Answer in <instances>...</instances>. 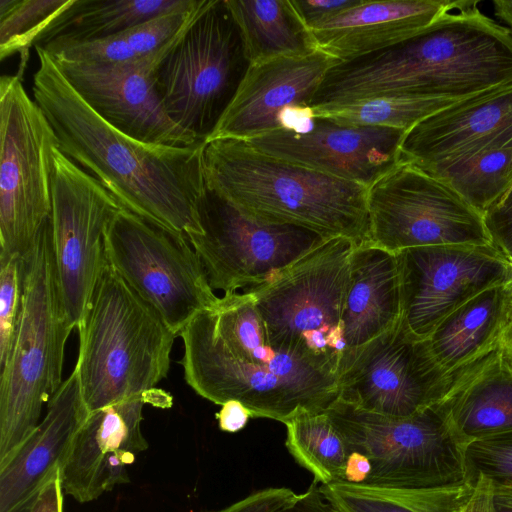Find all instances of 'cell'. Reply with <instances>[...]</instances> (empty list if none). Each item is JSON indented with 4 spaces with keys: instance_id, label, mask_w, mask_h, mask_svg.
<instances>
[{
    "instance_id": "cell-1",
    "label": "cell",
    "mask_w": 512,
    "mask_h": 512,
    "mask_svg": "<svg viewBox=\"0 0 512 512\" xmlns=\"http://www.w3.org/2000/svg\"><path fill=\"white\" fill-rule=\"evenodd\" d=\"M34 101L59 150L96 178L126 209L185 237L202 234L206 143H147L118 130L75 91L54 58L35 46Z\"/></svg>"
},
{
    "instance_id": "cell-2",
    "label": "cell",
    "mask_w": 512,
    "mask_h": 512,
    "mask_svg": "<svg viewBox=\"0 0 512 512\" xmlns=\"http://www.w3.org/2000/svg\"><path fill=\"white\" fill-rule=\"evenodd\" d=\"M179 337L186 383L216 405L236 400L253 417L286 424L338 400L337 375L271 345L249 292L219 297Z\"/></svg>"
},
{
    "instance_id": "cell-3",
    "label": "cell",
    "mask_w": 512,
    "mask_h": 512,
    "mask_svg": "<svg viewBox=\"0 0 512 512\" xmlns=\"http://www.w3.org/2000/svg\"><path fill=\"white\" fill-rule=\"evenodd\" d=\"M509 81L512 35L472 0L395 46L331 68L311 108L381 96L465 99Z\"/></svg>"
},
{
    "instance_id": "cell-4",
    "label": "cell",
    "mask_w": 512,
    "mask_h": 512,
    "mask_svg": "<svg viewBox=\"0 0 512 512\" xmlns=\"http://www.w3.org/2000/svg\"><path fill=\"white\" fill-rule=\"evenodd\" d=\"M207 189L257 220L324 238L370 242L368 188L263 153L248 142L215 139L203 154Z\"/></svg>"
},
{
    "instance_id": "cell-5",
    "label": "cell",
    "mask_w": 512,
    "mask_h": 512,
    "mask_svg": "<svg viewBox=\"0 0 512 512\" xmlns=\"http://www.w3.org/2000/svg\"><path fill=\"white\" fill-rule=\"evenodd\" d=\"M77 329L74 369L89 413L153 392L167 377L178 336L107 260Z\"/></svg>"
},
{
    "instance_id": "cell-6",
    "label": "cell",
    "mask_w": 512,
    "mask_h": 512,
    "mask_svg": "<svg viewBox=\"0 0 512 512\" xmlns=\"http://www.w3.org/2000/svg\"><path fill=\"white\" fill-rule=\"evenodd\" d=\"M22 259L20 318L0 368V467L31 435L43 407L63 383L65 345L73 330L60 296L50 219Z\"/></svg>"
},
{
    "instance_id": "cell-7",
    "label": "cell",
    "mask_w": 512,
    "mask_h": 512,
    "mask_svg": "<svg viewBox=\"0 0 512 512\" xmlns=\"http://www.w3.org/2000/svg\"><path fill=\"white\" fill-rule=\"evenodd\" d=\"M356 245L345 237L327 238L271 280L246 290L272 346L337 376L346 352L342 316Z\"/></svg>"
},
{
    "instance_id": "cell-8",
    "label": "cell",
    "mask_w": 512,
    "mask_h": 512,
    "mask_svg": "<svg viewBox=\"0 0 512 512\" xmlns=\"http://www.w3.org/2000/svg\"><path fill=\"white\" fill-rule=\"evenodd\" d=\"M249 65L225 0H209L158 69L157 90L166 112L206 143Z\"/></svg>"
},
{
    "instance_id": "cell-9",
    "label": "cell",
    "mask_w": 512,
    "mask_h": 512,
    "mask_svg": "<svg viewBox=\"0 0 512 512\" xmlns=\"http://www.w3.org/2000/svg\"><path fill=\"white\" fill-rule=\"evenodd\" d=\"M326 412L350 450L369 459L365 484L431 488L466 481L465 446L441 402L405 418L367 412L340 400Z\"/></svg>"
},
{
    "instance_id": "cell-10",
    "label": "cell",
    "mask_w": 512,
    "mask_h": 512,
    "mask_svg": "<svg viewBox=\"0 0 512 512\" xmlns=\"http://www.w3.org/2000/svg\"><path fill=\"white\" fill-rule=\"evenodd\" d=\"M0 262L23 256L52 211L53 151L45 114L17 75L0 78Z\"/></svg>"
},
{
    "instance_id": "cell-11",
    "label": "cell",
    "mask_w": 512,
    "mask_h": 512,
    "mask_svg": "<svg viewBox=\"0 0 512 512\" xmlns=\"http://www.w3.org/2000/svg\"><path fill=\"white\" fill-rule=\"evenodd\" d=\"M107 262L177 336L219 299L184 235L121 206L104 234Z\"/></svg>"
},
{
    "instance_id": "cell-12",
    "label": "cell",
    "mask_w": 512,
    "mask_h": 512,
    "mask_svg": "<svg viewBox=\"0 0 512 512\" xmlns=\"http://www.w3.org/2000/svg\"><path fill=\"white\" fill-rule=\"evenodd\" d=\"M369 240L396 253L435 245H492L483 215L449 184L402 161L368 188Z\"/></svg>"
},
{
    "instance_id": "cell-13",
    "label": "cell",
    "mask_w": 512,
    "mask_h": 512,
    "mask_svg": "<svg viewBox=\"0 0 512 512\" xmlns=\"http://www.w3.org/2000/svg\"><path fill=\"white\" fill-rule=\"evenodd\" d=\"M199 217L202 234L187 239L210 287L224 294L264 284L327 239L305 228L252 218L209 189Z\"/></svg>"
},
{
    "instance_id": "cell-14",
    "label": "cell",
    "mask_w": 512,
    "mask_h": 512,
    "mask_svg": "<svg viewBox=\"0 0 512 512\" xmlns=\"http://www.w3.org/2000/svg\"><path fill=\"white\" fill-rule=\"evenodd\" d=\"M50 217L54 264L69 326L81 323L106 262L104 234L122 206L92 175L53 151Z\"/></svg>"
},
{
    "instance_id": "cell-15",
    "label": "cell",
    "mask_w": 512,
    "mask_h": 512,
    "mask_svg": "<svg viewBox=\"0 0 512 512\" xmlns=\"http://www.w3.org/2000/svg\"><path fill=\"white\" fill-rule=\"evenodd\" d=\"M454 379L438 366L427 340L413 335L401 318L344 357L338 400L367 412L405 418L441 402Z\"/></svg>"
},
{
    "instance_id": "cell-16",
    "label": "cell",
    "mask_w": 512,
    "mask_h": 512,
    "mask_svg": "<svg viewBox=\"0 0 512 512\" xmlns=\"http://www.w3.org/2000/svg\"><path fill=\"white\" fill-rule=\"evenodd\" d=\"M401 283L402 319L426 339L451 312L512 278V264L492 245H435L395 253Z\"/></svg>"
},
{
    "instance_id": "cell-17",
    "label": "cell",
    "mask_w": 512,
    "mask_h": 512,
    "mask_svg": "<svg viewBox=\"0 0 512 512\" xmlns=\"http://www.w3.org/2000/svg\"><path fill=\"white\" fill-rule=\"evenodd\" d=\"M200 12L168 43L137 60L86 64L53 58L83 100L118 130L153 144L205 143L171 119L157 90V72L162 61Z\"/></svg>"
},
{
    "instance_id": "cell-18",
    "label": "cell",
    "mask_w": 512,
    "mask_h": 512,
    "mask_svg": "<svg viewBox=\"0 0 512 512\" xmlns=\"http://www.w3.org/2000/svg\"><path fill=\"white\" fill-rule=\"evenodd\" d=\"M405 132L313 116L305 131L277 129L246 142L270 156L369 188L403 161Z\"/></svg>"
},
{
    "instance_id": "cell-19",
    "label": "cell",
    "mask_w": 512,
    "mask_h": 512,
    "mask_svg": "<svg viewBox=\"0 0 512 512\" xmlns=\"http://www.w3.org/2000/svg\"><path fill=\"white\" fill-rule=\"evenodd\" d=\"M146 404L169 408L172 397L156 389L88 413L61 467L67 495L86 503L129 482L128 466L148 448L141 430Z\"/></svg>"
},
{
    "instance_id": "cell-20",
    "label": "cell",
    "mask_w": 512,
    "mask_h": 512,
    "mask_svg": "<svg viewBox=\"0 0 512 512\" xmlns=\"http://www.w3.org/2000/svg\"><path fill=\"white\" fill-rule=\"evenodd\" d=\"M340 62L315 49L305 55L251 63L206 143L215 139L248 141L281 129V118L289 109L311 108L326 74Z\"/></svg>"
},
{
    "instance_id": "cell-21",
    "label": "cell",
    "mask_w": 512,
    "mask_h": 512,
    "mask_svg": "<svg viewBox=\"0 0 512 512\" xmlns=\"http://www.w3.org/2000/svg\"><path fill=\"white\" fill-rule=\"evenodd\" d=\"M512 144V81L460 100L403 136L402 160L432 174L490 147Z\"/></svg>"
},
{
    "instance_id": "cell-22",
    "label": "cell",
    "mask_w": 512,
    "mask_h": 512,
    "mask_svg": "<svg viewBox=\"0 0 512 512\" xmlns=\"http://www.w3.org/2000/svg\"><path fill=\"white\" fill-rule=\"evenodd\" d=\"M88 413L74 369L47 403L31 435L0 467V512L28 511L43 485L61 469Z\"/></svg>"
},
{
    "instance_id": "cell-23",
    "label": "cell",
    "mask_w": 512,
    "mask_h": 512,
    "mask_svg": "<svg viewBox=\"0 0 512 512\" xmlns=\"http://www.w3.org/2000/svg\"><path fill=\"white\" fill-rule=\"evenodd\" d=\"M468 0H360L310 30L317 49L350 61L395 46Z\"/></svg>"
},
{
    "instance_id": "cell-24",
    "label": "cell",
    "mask_w": 512,
    "mask_h": 512,
    "mask_svg": "<svg viewBox=\"0 0 512 512\" xmlns=\"http://www.w3.org/2000/svg\"><path fill=\"white\" fill-rule=\"evenodd\" d=\"M401 318V283L395 253L371 242L356 245L350 259L342 316L344 357L391 329Z\"/></svg>"
},
{
    "instance_id": "cell-25",
    "label": "cell",
    "mask_w": 512,
    "mask_h": 512,
    "mask_svg": "<svg viewBox=\"0 0 512 512\" xmlns=\"http://www.w3.org/2000/svg\"><path fill=\"white\" fill-rule=\"evenodd\" d=\"M441 404L465 447L475 440L512 432V367L499 347L457 371Z\"/></svg>"
},
{
    "instance_id": "cell-26",
    "label": "cell",
    "mask_w": 512,
    "mask_h": 512,
    "mask_svg": "<svg viewBox=\"0 0 512 512\" xmlns=\"http://www.w3.org/2000/svg\"><path fill=\"white\" fill-rule=\"evenodd\" d=\"M511 307L509 291L499 285L482 291L446 316L426 338L438 366L454 375L494 350Z\"/></svg>"
},
{
    "instance_id": "cell-27",
    "label": "cell",
    "mask_w": 512,
    "mask_h": 512,
    "mask_svg": "<svg viewBox=\"0 0 512 512\" xmlns=\"http://www.w3.org/2000/svg\"><path fill=\"white\" fill-rule=\"evenodd\" d=\"M199 0H74L37 38L50 49L103 39L156 17L189 11Z\"/></svg>"
},
{
    "instance_id": "cell-28",
    "label": "cell",
    "mask_w": 512,
    "mask_h": 512,
    "mask_svg": "<svg viewBox=\"0 0 512 512\" xmlns=\"http://www.w3.org/2000/svg\"><path fill=\"white\" fill-rule=\"evenodd\" d=\"M251 63L305 55L316 48L291 0H225Z\"/></svg>"
},
{
    "instance_id": "cell-29",
    "label": "cell",
    "mask_w": 512,
    "mask_h": 512,
    "mask_svg": "<svg viewBox=\"0 0 512 512\" xmlns=\"http://www.w3.org/2000/svg\"><path fill=\"white\" fill-rule=\"evenodd\" d=\"M472 484L431 488H395L335 482L320 485L333 512H458Z\"/></svg>"
},
{
    "instance_id": "cell-30",
    "label": "cell",
    "mask_w": 512,
    "mask_h": 512,
    "mask_svg": "<svg viewBox=\"0 0 512 512\" xmlns=\"http://www.w3.org/2000/svg\"><path fill=\"white\" fill-rule=\"evenodd\" d=\"M206 2L199 0L189 11L165 14L103 39L43 49L57 60L75 63L117 64L137 60L173 39Z\"/></svg>"
},
{
    "instance_id": "cell-31",
    "label": "cell",
    "mask_w": 512,
    "mask_h": 512,
    "mask_svg": "<svg viewBox=\"0 0 512 512\" xmlns=\"http://www.w3.org/2000/svg\"><path fill=\"white\" fill-rule=\"evenodd\" d=\"M285 425L289 453L315 481L320 485L343 482L351 450L326 411L301 415Z\"/></svg>"
},
{
    "instance_id": "cell-32",
    "label": "cell",
    "mask_w": 512,
    "mask_h": 512,
    "mask_svg": "<svg viewBox=\"0 0 512 512\" xmlns=\"http://www.w3.org/2000/svg\"><path fill=\"white\" fill-rule=\"evenodd\" d=\"M431 175L483 215L512 188V144L486 148Z\"/></svg>"
},
{
    "instance_id": "cell-33",
    "label": "cell",
    "mask_w": 512,
    "mask_h": 512,
    "mask_svg": "<svg viewBox=\"0 0 512 512\" xmlns=\"http://www.w3.org/2000/svg\"><path fill=\"white\" fill-rule=\"evenodd\" d=\"M463 99L381 96L311 108L312 116L340 125L379 126L409 130L426 117Z\"/></svg>"
},
{
    "instance_id": "cell-34",
    "label": "cell",
    "mask_w": 512,
    "mask_h": 512,
    "mask_svg": "<svg viewBox=\"0 0 512 512\" xmlns=\"http://www.w3.org/2000/svg\"><path fill=\"white\" fill-rule=\"evenodd\" d=\"M74 0H0V60L20 54L17 76L22 80L29 50L40 34Z\"/></svg>"
},
{
    "instance_id": "cell-35",
    "label": "cell",
    "mask_w": 512,
    "mask_h": 512,
    "mask_svg": "<svg viewBox=\"0 0 512 512\" xmlns=\"http://www.w3.org/2000/svg\"><path fill=\"white\" fill-rule=\"evenodd\" d=\"M464 464L465 480L470 484L480 475L493 482H512V432L467 444Z\"/></svg>"
},
{
    "instance_id": "cell-36",
    "label": "cell",
    "mask_w": 512,
    "mask_h": 512,
    "mask_svg": "<svg viewBox=\"0 0 512 512\" xmlns=\"http://www.w3.org/2000/svg\"><path fill=\"white\" fill-rule=\"evenodd\" d=\"M23 259L13 256L0 262V368L10 354L20 318Z\"/></svg>"
},
{
    "instance_id": "cell-37",
    "label": "cell",
    "mask_w": 512,
    "mask_h": 512,
    "mask_svg": "<svg viewBox=\"0 0 512 512\" xmlns=\"http://www.w3.org/2000/svg\"><path fill=\"white\" fill-rule=\"evenodd\" d=\"M492 246L512 264V188L483 214Z\"/></svg>"
},
{
    "instance_id": "cell-38",
    "label": "cell",
    "mask_w": 512,
    "mask_h": 512,
    "mask_svg": "<svg viewBox=\"0 0 512 512\" xmlns=\"http://www.w3.org/2000/svg\"><path fill=\"white\" fill-rule=\"evenodd\" d=\"M298 497L299 494L290 488L270 487L257 490L224 508L207 512H282Z\"/></svg>"
},
{
    "instance_id": "cell-39",
    "label": "cell",
    "mask_w": 512,
    "mask_h": 512,
    "mask_svg": "<svg viewBox=\"0 0 512 512\" xmlns=\"http://www.w3.org/2000/svg\"><path fill=\"white\" fill-rule=\"evenodd\" d=\"M360 0H291L298 16L311 30L334 15L351 8Z\"/></svg>"
},
{
    "instance_id": "cell-40",
    "label": "cell",
    "mask_w": 512,
    "mask_h": 512,
    "mask_svg": "<svg viewBox=\"0 0 512 512\" xmlns=\"http://www.w3.org/2000/svg\"><path fill=\"white\" fill-rule=\"evenodd\" d=\"M61 469L43 485L27 512H64V489Z\"/></svg>"
},
{
    "instance_id": "cell-41",
    "label": "cell",
    "mask_w": 512,
    "mask_h": 512,
    "mask_svg": "<svg viewBox=\"0 0 512 512\" xmlns=\"http://www.w3.org/2000/svg\"><path fill=\"white\" fill-rule=\"evenodd\" d=\"M472 485L469 497L458 512H495L493 481L480 475Z\"/></svg>"
},
{
    "instance_id": "cell-42",
    "label": "cell",
    "mask_w": 512,
    "mask_h": 512,
    "mask_svg": "<svg viewBox=\"0 0 512 512\" xmlns=\"http://www.w3.org/2000/svg\"><path fill=\"white\" fill-rule=\"evenodd\" d=\"M215 416L220 430L228 433L239 432L253 417L250 410L236 400H230L222 404L221 409Z\"/></svg>"
},
{
    "instance_id": "cell-43",
    "label": "cell",
    "mask_w": 512,
    "mask_h": 512,
    "mask_svg": "<svg viewBox=\"0 0 512 512\" xmlns=\"http://www.w3.org/2000/svg\"><path fill=\"white\" fill-rule=\"evenodd\" d=\"M282 512H333L323 497L320 484L313 481L308 489L299 494L298 499Z\"/></svg>"
},
{
    "instance_id": "cell-44",
    "label": "cell",
    "mask_w": 512,
    "mask_h": 512,
    "mask_svg": "<svg viewBox=\"0 0 512 512\" xmlns=\"http://www.w3.org/2000/svg\"><path fill=\"white\" fill-rule=\"evenodd\" d=\"M371 472L369 459L358 451L351 450L346 462L343 482L365 484Z\"/></svg>"
},
{
    "instance_id": "cell-45",
    "label": "cell",
    "mask_w": 512,
    "mask_h": 512,
    "mask_svg": "<svg viewBox=\"0 0 512 512\" xmlns=\"http://www.w3.org/2000/svg\"><path fill=\"white\" fill-rule=\"evenodd\" d=\"M495 512H512V482H493Z\"/></svg>"
},
{
    "instance_id": "cell-46",
    "label": "cell",
    "mask_w": 512,
    "mask_h": 512,
    "mask_svg": "<svg viewBox=\"0 0 512 512\" xmlns=\"http://www.w3.org/2000/svg\"><path fill=\"white\" fill-rule=\"evenodd\" d=\"M498 347L503 359L512 367V307L509 320L500 336Z\"/></svg>"
},
{
    "instance_id": "cell-47",
    "label": "cell",
    "mask_w": 512,
    "mask_h": 512,
    "mask_svg": "<svg viewBox=\"0 0 512 512\" xmlns=\"http://www.w3.org/2000/svg\"><path fill=\"white\" fill-rule=\"evenodd\" d=\"M494 15L507 27L512 35V0H494Z\"/></svg>"
},
{
    "instance_id": "cell-48",
    "label": "cell",
    "mask_w": 512,
    "mask_h": 512,
    "mask_svg": "<svg viewBox=\"0 0 512 512\" xmlns=\"http://www.w3.org/2000/svg\"><path fill=\"white\" fill-rule=\"evenodd\" d=\"M507 290L509 291L511 297H512V278L511 280L505 285Z\"/></svg>"
},
{
    "instance_id": "cell-49",
    "label": "cell",
    "mask_w": 512,
    "mask_h": 512,
    "mask_svg": "<svg viewBox=\"0 0 512 512\" xmlns=\"http://www.w3.org/2000/svg\"><path fill=\"white\" fill-rule=\"evenodd\" d=\"M512 298V297H511Z\"/></svg>"
}]
</instances>
